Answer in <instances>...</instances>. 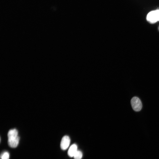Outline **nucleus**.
I'll use <instances>...</instances> for the list:
<instances>
[{
  "instance_id": "nucleus-2",
  "label": "nucleus",
  "mask_w": 159,
  "mask_h": 159,
  "mask_svg": "<svg viewBox=\"0 0 159 159\" xmlns=\"http://www.w3.org/2000/svg\"><path fill=\"white\" fill-rule=\"evenodd\" d=\"M147 19L148 21L152 23L159 21V9L149 12L147 15Z\"/></svg>"
},
{
  "instance_id": "nucleus-5",
  "label": "nucleus",
  "mask_w": 159,
  "mask_h": 159,
  "mask_svg": "<svg viewBox=\"0 0 159 159\" xmlns=\"http://www.w3.org/2000/svg\"><path fill=\"white\" fill-rule=\"evenodd\" d=\"M77 150V146L76 144H73L71 145L68 151V155L70 157H72L76 152Z\"/></svg>"
},
{
  "instance_id": "nucleus-6",
  "label": "nucleus",
  "mask_w": 159,
  "mask_h": 159,
  "mask_svg": "<svg viewBox=\"0 0 159 159\" xmlns=\"http://www.w3.org/2000/svg\"><path fill=\"white\" fill-rule=\"evenodd\" d=\"M82 156V153L80 150H77L73 157L74 159H81Z\"/></svg>"
},
{
  "instance_id": "nucleus-7",
  "label": "nucleus",
  "mask_w": 159,
  "mask_h": 159,
  "mask_svg": "<svg viewBox=\"0 0 159 159\" xmlns=\"http://www.w3.org/2000/svg\"><path fill=\"white\" fill-rule=\"evenodd\" d=\"M9 154L7 151L4 152L1 154L0 158L1 159H9Z\"/></svg>"
},
{
  "instance_id": "nucleus-3",
  "label": "nucleus",
  "mask_w": 159,
  "mask_h": 159,
  "mask_svg": "<svg viewBox=\"0 0 159 159\" xmlns=\"http://www.w3.org/2000/svg\"><path fill=\"white\" fill-rule=\"evenodd\" d=\"M130 102L132 107L134 111L138 112L141 110L142 105L139 98L136 97H133L131 99Z\"/></svg>"
},
{
  "instance_id": "nucleus-1",
  "label": "nucleus",
  "mask_w": 159,
  "mask_h": 159,
  "mask_svg": "<svg viewBox=\"0 0 159 159\" xmlns=\"http://www.w3.org/2000/svg\"><path fill=\"white\" fill-rule=\"evenodd\" d=\"M8 143L12 148L16 147L18 145L20 138L18 136V132L15 129L10 130L8 133Z\"/></svg>"
},
{
  "instance_id": "nucleus-4",
  "label": "nucleus",
  "mask_w": 159,
  "mask_h": 159,
  "mask_svg": "<svg viewBox=\"0 0 159 159\" xmlns=\"http://www.w3.org/2000/svg\"><path fill=\"white\" fill-rule=\"evenodd\" d=\"M70 142L69 137L67 135L64 136L61 140L60 145L61 148L64 150H66L69 146Z\"/></svg>"
}]
</instances>
